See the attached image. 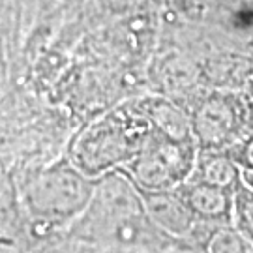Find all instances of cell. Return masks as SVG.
<instances>
[{"instance_id":"8992f818","label":"cell","mask_w":253,"mask_h":253,"mask_svg":"<svg viewBox=\"0 0 253 253\" xmlns=\"http://www.w3.org/2000/svg\"><path fill=\"white\" fill-rule=\"evenodd\" d=\"M231 158L238 167H242V172H253V137H250L244 145H236L231 150Z\"/></svg>"},{"instance_id":"277c9868","label":"cell","mask_w":253,"mask_h":253,"mask_svg":"<svg viewBox=\"0 0 253 253\" xmlns=\"http://www.w3.org/2000/svg\"><path fill=\"white\" fill-rule=\"evenodd\" d=\"M190 176H193L191 180L207 182L212 186L233 190L240 178V169L231 156L219 154V150H207L197 165H193Z\"/></svg>"},{"instance_id":"7a4b0ae2","label":"cell","mask_w":253,"mask_h":253,"mask_svg":"<svg viewBox=\"0 0 253 253\" xmlns=\"http://www.w3.org/2000/svg\"><path fill=\"white\" fill-rule=\"evenodd\" d=\"M141 197L154 225L171 235H184L190 231L195 216L182 197H174L171 191H143Z\"/></svg>"},{"instance_id":"6da1fadb","label":"cell","mask_w":253,"mask_h":253,"mask_svg":"<svg viewBox=\"0 0 253 253\" xmlns=\"http://www.w3.org/2000/svg\"><path fill=\"white\" fill-rule=\"evenodd\" d=\"M131 163L145 191H171L193 171L195 145H186L178 137H150Z\"/></svg>"},{"instance_id":"3957f363","label":"cell","mask_w":253,"mask_h":253,"mask_svg":"<svg viewBox=\"0 0 253 253\" xmlns=\"http://www.w3.org/2000/svg\"><path fill=\"white\" fill-rule=\"evenodd\" d=\"M233 190L212 186L207 182L191 180L182 199L195 217L210 219V221H223V219H231Z\"/></svg>"},{"instance_id":"52a82bcc","label":"cell","mask_w":253,"mask_h":253,"mask_svg":"<svg viewBox=\"0 0 253 253\" xmlns=\"http://www.w3.org/2000/svg\"><path fill=\"white\" fill-rule=\"evenodd\" d=\"M240 178L253 190V172H240Z\"/></svg>"},{"instance_id":"5b68a950","label":"cell","mask_w":253,"mask_h":253,"mask_svg":"<svg viewBox=\"0 0 253 253\" xmlns=\"http://www.w3.org/2000/svg\"><path fill=\"white\" fill-rule=\"evenodd\" d=\"M233 212L231 219L240 238H246L253 244V190L242 178H238L233 190Z\"/></svg>"}]
</instances>
